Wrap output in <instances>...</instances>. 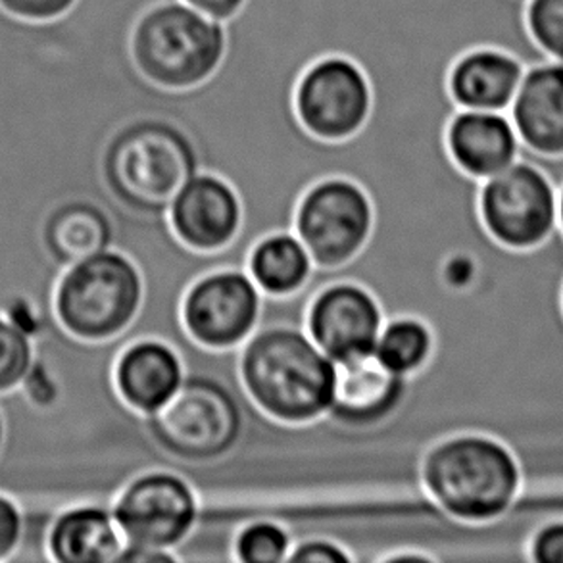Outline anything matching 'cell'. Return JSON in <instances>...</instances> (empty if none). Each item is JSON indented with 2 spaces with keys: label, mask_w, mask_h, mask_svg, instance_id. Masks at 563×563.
I'll list each match as a JSON object with an SVG mask.
<instances>
[{
  "label": "cell",
  "mask_w": 563,
  "mask_h": 563,
  "mask_svg": "<svg viewBox=\"0 0 563 563\" xmlns=\"http://www.w3.org/2000/svg\"><path fill=\"white\" fill-rule=\"evenodd\" d=\"M495 46L526 66L547 60L529 37L526 0H335L331 51L366 74L372 110L352 137L320 139L310 179H351L374 206L364 249L316 269L292 306L308 310L333 283L366 287L385 323L418 318L431 333L487 297L518 252L481 218L483 181L452 161L446 131L462 110L449 89L454 62Z\"/></svg>",
  "instance_id": "cell-1"
},
{
  "label": "cell",
  "mask_w": 563,
  "mask_h": 563,
  "mask_svg": "<svg viewBox=\"0 0 563 563\" xmlns=\"http://www.w3.org/2000/svg\"><path fill=\"white\" fill-rule=\"evenodd\" d=\"M198 172L197 146L168 118L137 115L118 125L99 161L100 179L115 206V251L137 266L162 258L177 239L169 206Z\"/></svg>",
  "instance_id": "cell-2"
},
{
  "label": "cell",
  "mask_w": 563,
  "mask_h": 563,
  "mask_svg": "<svg viewBox=\"0 0 563 563\" xmlns=\"http://www.w3.org/2000/svg\"><path fill=\"white\" fill-rule=\"evenodd\" d=\"M239 375L249 398L269 418L306 423L331 408L336 362L306 329L269 325L239 346Z\"/></svg>",
  "instance_id": "cell-3"
},
{
  "label": "cell",
  "mask_w": 563,
  "mask_h": 563,
  "mask_svg": "<svg viewBox=\"0 0 563 563\" xmlns=\"http://www.w3.org/2000/svg\"><path fill=\"white\" fill-rule=\"evenodd\" d=\"M252 402L243 383L229 385L202 372H185L176 396L162 410L143 416L156 449L172 460V472L233 454L249 429Z\"/></svg>",
  "instance_id": "cell-4"
},
{
  "label": "cell",
  "mask_w": 563,
  "mask_h": 563,
  "mask_svg": "<svg viewBox=\"0 0 563 563\" xmlns=\"http://www.w3.org/2000/svg\"><path fill=\"white\" fill-rule=\"evenodd\" d=\"M421 485L450 518L488 523L504 518L518 500L521 470L504 442L487 434H454L427 450Z\"/></svg>",
  "instance_id": "cell-5"
},
{
  "label": "cell",
  "mask_w": 563,
  "mask_h": 563,
  "mask_svg": "<svg viewBox=\"0 0 563 563\" xmlns=\"http://www.w3.org/2000/svg\"><path fill=\"white\" fill-rule=\"evenodd\" d=\"M223 53V23L185 0L156 2L131 27V60L141 76L162 89L197 87L218 69Z\"/></svg>",
  "instance_id": "cell-6"
},
{
  "label": "cell",
  "mask_w": 563,
  "mask_h": 563,
  "mask_svg": "<svg viewBox=\"0 0 563 563\" xmlns=\"http://www.w3.org/2000/svg\"><path fill=\"white\" fill-rule=\"evenodd\" d=\"M143 292L137 264L110 249L68 267L54 290V313L77 341L108 343L137 318Z\"/></svg>",
  "instance_id": "cell-7"
},
{
  "label": "cell",
  "mask_w": 563,
  "mask_h": 563,
  "mask_svg": "<svg viewBox=\"0 0 563 563\" xmlns=\"http://www.w3.org/2000/svg\"><path fill=\"white\" fill-rule=\"evenodd\" d=\"M130 549L172 550L176 554L198 523L200 498L184 475L169 470L139 473L112 503Z\"/></svg>",
  "instance_id": "cell-8"
},
{
  "label": "cell",
  "mask_w": 563,
  "mask_h": 563,
  "mask_svg": "<svg viewBox=\"0 0 563 563\" xmlns=\"http://www.w3.org/2000/svg\"><path fill=\"white\" fill-rule=\"evenodd\" d=\"M374 228V206L351 179L331 177L306 190L295 216V233L316 269H335L358 254Z\"/></svg>",
  "instance_id": "cell-9"
},
{
  "label": "cell",
  "mask_w": 563,
  "mask_h": 563,
  "mask_svg": "<svg viewBox=\"0 0 563 563\" xmlns=\"http://www.w3.org/2000/svg\"><path fill=\"white\" fill-rule=\"evenodd\" d=\"M479 206L490 235L511 249L537 246L558 228L556 187L521 158L483 181Z\"/></svg>",
  "instance_id": "cell-10"
},
{
  "label": "cell",
  "mask_w": 563,
  "mask_h": 563,
  "mask_svg": "<svg viewBox=\"0 0 563 563\" xmlns=\"http://www.w3.org/2000/svg\"><path fill=\"white\" fill-rule=\"evenodd\" d=\"M262 298L246 269L210 272L185 295V329L206 349H239L258 328Z\"/></svg>",
  "instance_id": "cell-11"
},
{
  "label": "cell",
  "mask_w": 563,
  "mask_h": 563,
  "mask_svg": "<svg viewBox=\"0 0 563 563\" xmlns=\"http://www.w3.org/2000/svg\"><path fill=\"white\" fill-rule=\"evenodd\" d=\"M298 120L328 141L352 137L372 110V89L356 62L323 56L306 69L295 92Z\"/></svg>",
  "instance_id": "cell-12"
},
{
  "label": "cell",
  "mask_w": 563,
  "mask_h": 563,
  "mask_svg": "<svg viewBox=\"0 0 563 563\" xmlns=\"http://www.w3.org/2000/svg\"><path fill=\"white\" fill-rule=\"evenodd\" d=\"M383 325L377 298L358 283H333L321 289L306 313V331L336 364L375 352Z\"/></svg>",
  "instance_id": "cell-13"
},
{
  "label": "cell",
  "mask_w": 563,
  "mask_h": 563,
  "mask_svg": "<svg viewBox=\"0 0 563 563\" xmlns=\"http://www.w3.org/2000/svg\"><path fill=\"white\" fill-rule=\"evenodd\" d=\"M168 220L177 239L192 251H220L239 233L243 206L225 179L198 172L177 192Z\"/></svg>",
  "instance_id": "cell-14"
},
{
  "label": "cell",
  "mask_w": 563,
  "mask_h": 563,
  "mask_svg": "<svg viewBox=\"0 0 563 563\" xmlns=\"http://www.w3.org/2000/svg\"><path fill=\"white\" fill-rule=\"evenodd\" d=\"M408 393V377L388 369L375 352L336 364L335 393L328 416L339 426L367 429L387 421Z\"/></svg>",
  "instance_id": "cell-15"
},
{
  "label": "cell",
  "mask_w": 563,
  "mask_h": 563,
  "mask_svg": "<svg viewBox=\"0 0 563 563\" xmlns=\"http://www.w3.org/2000/svg\"><path fill=\"white\" fill-rule=\"evenodd\" d=\"M521 146L529 153L563 156V64L542 60L527 66L508 110Z\"/></svg>",
  "instance_id": "cell-16"
},
{
  "label": "cell",
  "mask_w": 563,
  "mask_h": 563,
  "mask_svg": "<svg viewBox=\"0 0 563 563\" xmlns=\"http://www.w3.org/2000/svg\"><path fill=\"white\" fill-rule=\"evenodd\" d=\"M114 387L130 408L151 416L176 396L185 377L179 352L158 339L125 346L114 364Z\"/></svg>",
  "instance_id": "cell-17"
},
{
  "label": "cell",
  "mask_w": 563,
  "mask_h": 563,
  "mask_svg": "<svg viewBox=\"0 0 563 563\" xmlns=\"http://www.w3.org/2000/svg\"><path fill=\"white\" fill-rule=\"evenodd\" d=\"M446 145L465 174L485 181L519 161L521 141L508 112L460 110L450 120Z\"/></svg>",
  "instance_id": "cell-18"
},
{
  "label": "cell",
  "mask_w": 563,
  "mask_h": 563,
  "mask_svg": "<svg viewBox=\"0 0 563 563\" xmlns=\"http://www.w3.org/2000/svg\"><path fill=\"white\" fill-rule=\"evenodd\" d=\"M526 68L518 56L503 48H473L450 69V95L462 110L508 112Z\"/></svg>",
  "instance_id": "cell-19"
},
{
  "label": "cell",
  "mask_w": 563,
  "mask_h": 563,
  "mask_svg": "<svg viewBox=\"0 0 563 563\" xmlns=\"http://www.w3.org/2000/svg\"><path fill=\"white\" fill-rule=\"evenodd\" d=\"M125 544L112 506L102 503L62 511L48 534L51 556L60 563H120Z\"/></svg>",
  "instance_id": "cell-20"
},
{
  "label": "cell",
  "mask_w": 563,
  "mask_h": 563,
  "mask_svg": "<svg viewBox=\"0 0 563 563\" xmlns=\"http://www.w3.org/2000/svg\"><path fill=\"white\" fill-rule=\"evenodd\" d=\"M43 241L60 266H74L99 252L114 249L112 213L92 198H74L48 216Z\"/></svg>",
  "instance_id": "cell-21"
},
{
  "label": "cell",
  "mask_w": 563,
  "mask_h": 563,
  "mask_svg": "<svg viewBox=\"0 0 563 563\" xmlns=\"http://www.w3.org/2000/svg\"><path fill=\"white\" fill-rule=\"evenodd\" d=\"M313 260L295 231L267 235L252 249L246 272L269 297H289L302 289L313 272Z\"/></svg>",
  "instance_id": "cell-22"
},
{
  "label": "cell",
  "mask_w": 563,
  "mask_h": 563,
  "mask_svg": "<svg viewBox=\"0 0 563 563\" xmlns=\"http://www.w3.org/2000/svg\"><path fill=\"white\" fill-rule=\"evenodd\" d=\"M433 352L431 329L418 318H395L380 329L375 356L395 374L411 377L426 366Z\"/></svg>",
  "instance_id": "cell-23"
},
{
  "label": "cell",
  "mask_w": 563,
  "mask_h": 563,
  "mask_svg": "<svg viewBox=\"0 0 563 563\" xmlns=\"http://www.w3.org/2000/svg\"><path fill=\"white\" fill-rule=\"evenodd\" d=\"M292 537L289 529L274 519H256L239 529L233 542V554L239 563L287 562Z\"/></svg>",
  "instance_id": "cell-24"
},
{
  "label": "cell",
  "mask_w": 563,
  "mask_h": 563,
  "mask_svg": "<svg viewBox=\"0 0 563 563\" xmlns=\"http://www.w3.org/2000/svg\"><path fill=\"white\" fill-rule=\"evenodd\" d=\"M33 372V344L14 320L0 318V395L20 387Z\"/></svg>",
  "instance_id": "cell-25"
},
{
  "label": "cell",
  "mask_w": 563,
  "mask_h": 563,
  "mask_svg": "<svg viewBox=\"0 0 563 563\" xmlns=\"http://www.w3.org/2000/svg\"><path fill=\"white\" fill-rule=\"evenodd\" d=\"M526 25L542 56L563 64V0H526Z\"/></svg>",
  "instance_id": "cell-26"
},
{
  "label": "cell",
  "mask_w": 563,
  "mask_h": 563,
  "mask_svg": "<svg viewBox=\"0 0 563 563\" xmlns=\"http://www.w3.org/2000/svg\"><path fill=\"white\" fill-rule=\"evenodd\" d=\"M79 0H0V8L22 22L46 23L60 20Z\"/></svg>",
  "instance_id": "cell-27"
},
{
  "label": "cell",
  "mask_w": 563,
  "mask_h": 563,
  "mask_svg": "<svg viewBox=\"0 0 563 563\" xmlns=\"http://www.w3.org/2000/svg\"><path fill=\"white\" fill-rule=\"evenodd\" d=\"M287 563H354L349 550L323 537H308L290 549Z\"/></svg>",
  "instance_id": "cell-28"
},
{
  "label": "cell",
  "mask_w": 563,
  "mask_h": 563,
  "mask_svg": "<svg viewBox=\"0 0 563 563\" xmlns=\"http://www.w3.org/2000/svg\"><path fill=\"white\" fill-rule=\"evenodd\" d=\"M529 562L563 563V519L550 521L531 537Z\"/></svg>",
  "instance_id": "cell-29"
},
{
  "label": "cell",
  "mask_w": 563,
  "mask_h": 563,
  "mask_svg": "<svg viewBox=\"0 0 563 563\" xmlns=\"http://www.w3.org/2000/svg\"><path fill=\"white\" fill-rule=\"evenodd\" d=\"M22 511L14 500L0 495V562L14 554L22 539Z\"/></svg>",
  "instance_id": "cell-30"
},
{
  "label": "cell",
  "mask_w": 563,
  "mask_h": 563,
  "mask_svg": "<svg viewBox=\"0 0 563 563\" xmlns=\"http://www.w3.org/2000/svg\"><path fill=\"white\" fill-rule=\"evenodd\" d=\"M187 4L197 8L198 12L218 20V22H228L233 15L243 8L246 0H185Z\"/></svg>",
  "instance_id": "cell-31"
},
{
  "label": "cell",
  "mask_w": 563,
  "mask_h": 563,
  "mask_svg": "<svg viewBox=\"0 0 563 563\" xmlns=\"http://www.w3.org/2000/svg\"><path fill=\"white\" fill-rule=\"evenodd\" d=\"M558 225L563 231V185L562 189L558 190Z\"/></svg>",
  "instance_id": "cell-32"
},
{
  "label": "cell",
  "mask_w": 563,
  "mask_h": 563,
  "mask_svg": "<svg viewBox=\"0 0 563 563\" xmlns=\"http://www.w3.org/2000/svg\"><path fill=\"white\" fill-rule=\"evenodd\" d=\"M2 442H4V419H2V413H0V450H2Z\"/></svg>",
  "instance_id": "cell-33"
}]
</instances>
